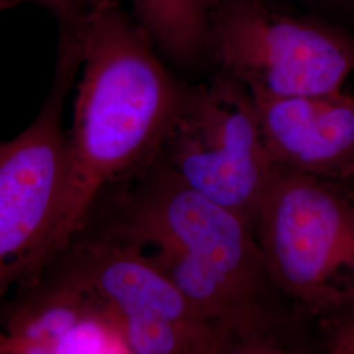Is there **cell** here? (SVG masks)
I'll list each match as a JSON object with an SVG mask.
<instances>
[{
	"mask_svg": "<svg viewBox=\"0 0 354 354\" xmlns=\"http://www.w3.org/2000/svg\"><path fill=\"white\" fill-rule=\"evenodd\" d=\"M165 149L177 176L254 226L279 168L247 89L225 75L187 92Z\"/></svg>",
	"mask_w": 354,
	"mask_h": 354,
	"instance_id": "5b68a950",
	"label": "cell"
},
{
	"mask_svg": "<svg viewBox=\"0 0 354 354\" xmlns=\"http://www.w3.org/2000/svg\"><path fill=\"white\" fill-rule=\"evenodd\" d=\"M198 354H328L320 320L274 298L209 322Z\"/></svg>",
	"mask_w": 354,
	"mask_h": 354,
	"instance_id": "9c48e42d",
	"label": "cell"
},
{
	"mask_svg": "<svg viewBox=\"0 0 354 354\" xmlns=\"http://www.w3.org/2000/svg\"><path fill=\"white\" fill-rule=\"evenodd\" d=\"M57 80L29 127L0 140V294L50 261L67 174L64 100L79 59L62 44Z\"/></svg>",
	"mask_w": 354,
	"mask_h": 354,
	"instance_id": "8992f818",
	"label": "cell"
},
{
	"mask_svg": "<svg viewBox=\"0 0 354 354\" xmlns=\"http://www.w3.org/2000/svg\"><path fill=\"white\" fill-rule=\"evenodd\" d=\"M134 20L153 46L178 64H190L207 48L213 0H131Z\"/></svg>",
	"mask_w": 354,
	"mask_h": 354,
	"instance_id": "30bf717a",
	"label": "cell"
},
{
	"mask_svg": "<svg viewBox=\"0 0 354 354\" xmlns=\"http://www.w3.org/2000/svg\"><path fill=\"white\" fill-rule=\"evenodd\" d=\"M268 277L319 320L354 308V192L279 169L254 222Z\"/></svg>",
	"mask_w": 354,
	"mask_h": 354,
	"instance_id": "3957f363",
	"label": "cell"
},
{
	"mask_svg": "<svg viewBox=\"0 0 354 354\" xmlns=\"http://www.w3.org/2000/svg\"><path fill=\"white\" fill-rule=\"evenodd\" d=\"M26 3H35L41 7H45L53 11L59 19V21H64L80 8L84 0H0V11Z\"/></svg>",
	"mask_w": 354,
	"mask_h": 354,
	"instance_id": "7c38bea8",
	"label": "cell"
},
{
	"mask_svg": "<svg viewBox=\"0 0 354 354\" xmlns=\"http://www.w3.org/2000/svg\"><path fill=\"white\" fill-rule=\"evenodd\" d=\"M105 231L136 245L206 322L282 297L252 225L169 167L131 190Z\"/></svg>",
	"mask_w": 354,
	"mask_h": 354,
	"instance_id": "7a4b0ae2",
	"label": "cell"
},
{
	"mask_svg": "<svg viewBox=\"0 0 354 354\" xmlns=\"http://www.w3.org/2000/svg\"><path fill=\"white\" fill-rule=\"evenodd\" d=\"M42 270L82 294L117 335L145 323H207L136 245L105 230L70 243Z\"/></svg>",
	"mask_w": 354,
	"mask_h": 354,
	"instance_id": "52a82bcc",
	"label": "cell"
},
{
	"mask_svg": "<svg viewBox=\"0 0 354 354\" xmlns=\"http://www.w3.org/2000/svg\"><path fill=\"white\" fill-rule=\"evenodd\" d=\"M328 354H354V308L320 320Z\"/></svg>",
	"mask_w": 354,
	"mask_h": 354,
	"instance_id": "8fae6325",
	"label": "cell"
},
{
	"mask_svg": "<svg viewBox=\"0 0 354 354\" xmlns=\"http://www.w3.org/2000/svg\"><path fill=\"white\" fill-rule=\"evenodd\" d=\"M279 169L342 183L354 175V97L342 89L252 97Z\"/></svg>",
	"mask_w": 354,
	"mask_h": 354,
	"instance_id": "ba28073f",
	"label": "cell"
},
{
	"mask_svg": "<svg viewBox=\"0 0 354 354\" xmlns=\"http://www.w3.org/2000/svg\"><path fill=\"white\" fill-rule=\"evenodd\" d=\"M207 48L252 97L339 91L354 71V39L259 0L215 4Z\"/></svg>",
	"mask_w": 354,
	"mask_h": 354,
	"instance_id": "277c9868",
	"label": "cell"
},
{
	"mask_svg": "<svg viewBox=\"0 0 354 354\" xmlns=\"http://www.w3.org/2000/svg\"><path fill=\"white\" fill-rule=\"evenodd\" d=\"M61 24L80 77L50 261L82 232L104 190L165 149L187 93L117 1L84 0Z\"/></svg>",
	"mask_w": 354,
	"mask_h": 354,
	"instance_id": "6da1fadb",
	"label": "cell"
}]
</instances>
